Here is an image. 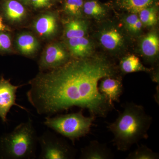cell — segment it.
<instances>
[{
  "label": "cell",
  "instance_id": "cell-1",
  "mask_svg": "<svg viewBox=\"0 0 159 159\" xmlns=\"http://www.w3.org/2000/svg\"><path fill=\"white\" fill-rule=\"evenodd\" d=\"M116 75L115 66L105 57L77 58L39 74L29 82L26 96L39 115L51 116L77 107L96 118H105L115 106L100 93L98 84Z\"/></svg>",
  "mask_w": 159,
  "mask_h": 159
},
{
  "label": "cell",
  "instance_id": "cell-2",
  "mask_svg": "<svg viewBox=\"0 0 159 159\" xmlns=\"http://www.w3.org/2000/svg\"><path fill=\"white\" fill-rule=\"evenodd\" d=\"M123 110L107 128L113 135L112 142L117 149L127 151L142 139H148L152 117L147 114L143 106L133 102L122 105Z\"/></svg>",
  "mask_w": 159,
  "mask_h": 159
},
{
  "label": "cell",
  "instance_id": "cell-3",
  "mask_svg": "<svg viewBox=\"0 0 159 159\" xmlns=\"http://www.w3.org/2000/svg\"><path fill=\"white\" fill-rule=\"evenodd\" d=\"M38 143L37 133L33 121L29 118L1 137L0 157L3 159H34Z\"/></svg>",
  "mask_w": 159,
  "mask_h": 159
},
{
  "label": "cell",
  "instance_id": "cell-4",
  "mask_svg": "<svg viewBox=\"0 0 159 159\" xmlns=\"http://www.w3.org/2000/svg\"><path fill=\"white\" fill-rule=\"evenodd\" d=\"M44 124L47 127L70 140L74 145L75 142L85 136L89 133L96 117L85 116L83 109L77 112L47 116Z\"/></svg>",
  "mask_w": 159,
  "mask_h": 159
},
{
  "label": "cell",
  "instance_id": "cell-5",
  "mask_svg": "<svg viewBox=\"0 0 159 159\" xmlns=\"http://www.w3.org/2000/svg\"><path fill=\"white\" fill-rule=\"evenodd\" d=\"M41 147L40 159H73L77 150L62 138L48 130L38 137Z\"/></svg>",
  "mask_w": 159,
  "mask_h": 159
},
{
  "label": "cell",
  "instance_id": "cell-6",
  "mask_svg": "<svg viewBox=\"0 0 159 159\" xmlns=\"http://www.w3.org/2000/svg\"><path fill=\"white\" fill-rule=\"evenodd\" d=\"M24 85H13L10 80L6 79L3 77L0 78V119L4 123L8 121L7 115L13 106L28 111L27 109L16 102L18 89Z\"/></svg>",
  "mask_w": 159,
  "mask_h": 159
},
{
  "label": "cell",
  "instance_id": "cell-7",
  "mask_svg": "<svg viewBox=\"0 0 159 159\" xmlns=\"http://www.w3.org/2000/svg\"><path fill=\"white\" fill-rule=\"evenodd\" d=\"M68 55L61 46L53 44L48 46L39 61L42 70L58 68L68 62Z\"/></svg>",
  "mask_w": 159,
  "mask_h": 159
},
{
  "label": "cell",
  "instance_id": "cell-8",
  "mask_svg": "<svg viewBox=\"0 0 159 159\" xmlns=\"http://www.w3.org/2000/svg\"><path fill=\"white\" fill-rule=\"evenodd\" d=\"M115 155L105 144L93 140L89 144L80 149V159H112Z\"/></svg>",
  "mask_w": 159,
  "mask_h": 159
},
{
  "label": "cell",
  "instance_id": "cell-9",
  "mask_svg": "<svg viewBox=\"0 0 159 159\" xmlns=\"http://www.w3.org/2000/svg\"><path fill=\"white\" fill-rule=\"evenodd\" d=\"M99 89L111 103L119 102V99L123 93V85L119 78L106 77L102 78L99 86Z\"/></svg>",
  "mask_w": 159,
  "mask_h": 159
},
{
  "label": "cell",
  "instance_id": "cell-10",
  "mask_svg": "<svg viewBox=\"0 0 159 159\" xmlns=\"http://www.w3.org/2000/svg\"><path fill=\"white\" fill-rule=\"evenodd\" d=\"M68 46L71 54L77 58L89 57L92 52V44L84 37L68 39Z\"/></svg>",
  "mask_w": 159,
  "mask_h": 159
},
{
  "label": "cell",
  "instance_id": "cell-11",
  "mask_svg": "<svg viewBox=\"0 0 159 159\" xmlns=\"http://www.w3.org/2000/svg\"><path fill=\"white\" fill-rule=\"evenodd\" d=\"M34 27L40 36L50 37L54 35L57 30L56 18L53 15H44L35 21Z\"/></svg>",
  "mask_w": 159,
  "mask_h": 159
},
{
  "label": "cell",
  "instance_id": "cell-12",
  "mask_svg": "<svg viewBox=\"0 0 159 159\" xmlns=\"http://www.w3.org/2000/svg\"><path fill=\"white\" fill-rule=\"evenodd\" d=\"M141 49L142 54L147 59L154 60L159 51V39L157 34L152 32L145 35L141 42Z\"/></svg>",
  "mask_w": 159,
  "mask_h": 159
},
{
  "label": "cell",
  "instance_id": "cell-13",
  "mask_svg": "<svg viewBox=\"0 0 159 159\" xmlns=\"http://www.w3.org/2000/svg\"><path fill=\"white\" fill-rule=\"evenodd\" d=\"M99 40L105 48L114 50L122 45L124 39L122 34L116 29H110L102 31Z\"/></svg>",
  "mask_w": 159,
  "mask_h": 159
},
{
  "label": "cell",
  "instance_id": "cell-14",
  "mask_svg": "<svg viewBox=\"0 0 159 159\" xmlns=\"http://www.w3.org/2000/svg\"><path fill=\"white\" fill-rule=\"evenodd\" d=\"M16 44L20 53L25 55L34 54L39 47L37 39L32 34L26 33L18 36Z\"/></svg>",
  "mask_w": 159,
  "mask_h": 159
},
{
  "label": "cell",
  "instance_id": "cell-15",
  "mask_svg": "<svg viewBox=\"0 0 159 159\" xmlns=\"http://www.w3.org/2000/svg\"><path fill=\"white\" fill-rule=\"evenodd\" d=\"M120 70L124 74L144 71L150 72L152 69L145 67L135 55H130L123 57L120 62Z\"/></svg>",
  "mask_w": 159,
  "mask_h": 159
},
{
  "label": "cell",
  "instance_id": "cell-16",
  "mask_svg": "<svg viewBox=\"0 0 159 159\" xmlns=\"http://www.w3.org/2000/svg\"><path fill=\"white\" fill-rule=\"evenodd\" d=\"M155 0H117L120 8L132 14H138L142 10L153 6Z\"/></svg>",
  "mask_w": 159,
  "mask_h": 159
},
{
  "label": "cell",
  "instance_id": "cell-17",
  "mask_svg": "<svg viewBox=\"0 0 159 159\" xmlns=\"http://www.w3.org/2000/svg\"><path fill=\"white\" fill-rule=\"evenodd\" d=\"M4 9L6 17L11 21H20L25 14L24 6L15 0L7 1L5 3Z\"/></svg>",
  "mask_w": 159,
  "mask_h": 159
},
{
  "label": "cell",
  "instance_id": "cell-18",
  "mask_svg": "<svg viewBox=\"0 0 159 159\" xmlns=\"http://www.w3.org/2000/svg\"><path fill=\"white\" fill-rule=\"evenodd\" d=\"M87 29V25L84 21L73 20L69 22L66 25V37L68 39L74 38L84 37Z\"/></svg>",
  "mask_w": 159,
  "mask_h": 159
},
{
  "label": "cell",
  "instance_id": "cell-19",
  "mask_svg": "<svg viewBox=\"0 0 159 159\" xmlns=\"http://www.w3.org/2000/svg\"><path fill=\"white\" fill-rule=\"evenodd\" d=\"M137 148L129 154L126 159H158L159 153L153 151L146 145L137 144Z\"/></svg>",
  "mask_w": 159,
  "mask_h": 159
},
{
  "label": "cell",
  "instance_id": "cell-20",
  "mask_svg": "<svg viewBox=\"0 0 159 159\" xmlns=\"http://www.w3.org/2000/svg\"><path fill=\"white\" fill-rule=\"evenodd\" d=\"M138 14L139 19L144 25L151 27L156 25L157 22V9L155 6H151L145 8Z\"/></svg>",
  "mask_w": 159,
  "mask_h": 159
},
{
  "label": "cell",
  "instance_id": "cell-21",
  "mask_svg": "<svg viewBox=\"0 0 159 159\" xmlns=\"http://www.w3.org/2000/svg\"><path fill=\"white\" fill-rule=\"evenodd\" d=\"M86 14L94 17H100L105 14L106 11L104 7L96 1L86 2L83 7Z\"/></svg>",
  "mask_w": 159,
  "mask_h": 159
},
{
  "label": "cell",
  "instance_id": "cell-22",
  "mask_svg": "<svg viewBox=\"0 0 159 159\" xmlns=\"http://www.w3.org/2000/svg\"><path fill=\"white\" fill-rule=\"evenodd\" d=\"M83 0H67L64 9L68 14L75 16H80L83 7Z\"/></svg>",
  "mask_w": 159,
  "mask_h": 159
},
{
  "label": "cell",
  "instance_id": "cell-23",
  "mask_svg": "<svg viewBox=\"0 0 159 159\" xmlns=\"http://www.w3.org/2000/svg\"><path fill=\"white\" fill-rule=\"evenodd\" d=\"M125 23L126 28L133 33H137L141 31L143 25L137 14L131 13L125 18Z\"/></svg>",
  "mask_w": 159,
  "mask_h": 159
},
{
  "label": "cell",
  "instance_id": "cell-24",
  "mask_svg": "<svg viewBox=\"0 0 159 159\" xmlns=\"http://www.w3.org/2000/svg\"><path fill=\"white\" fill-rule=\"evenodd\" d=\"M11 40L8 34L0 31V50L8 51L11 48Z\"/></svg>",
  "mask_w": 159,
  "mask_h": 159
},
{
  "label": "cell",
  "instance_id": "cell-25",
  "mask_svg": "<svg viewBox=\"0 0 159 159\" xmlns=\"http://www.w3.org/2000/svg\"><path fill=\"white\" fill-rule=\"evenodd\" d=\"M51 0H41V8L51 6Z\"/></svg>",
  "mask_w": 159,
  "mask_h": 159
},
{
  "label": "cell",
  "instance_id": "cell-26",
  "mask_svg": "<svg viewBox=\"0 0 159 159\" xmlns=\"http://www.w3.org/2000/svg\"><path fill=\"white\" fill-rule=\"evenodd\" d=\"M31 3L35 8H41V0H31Z\"/></svg>",
  "mask_w": 159,
  "mask_h": 159
},
{
  "label": "cell",
  "instance_id": "cell-27",
  "mask_svg": "<svg viewBox=\"0 0 159 159\" xmlns=\"http://www.w3.org/2000/svg\"><path fill=\"white\" fill-rule=\"evenodd\" d=\"M6 30V25L3 24L2 18L0 16V31Z\"/></svg>",
  "mask_w": 159,
  "mask_h": 159
},
{
  "label": "cell",
  "instance_id": "cell-28",
  "mask_svg": "<svg viewBox=\"0 0 159 159\" xmlns=\"http://www.w3.org/2000/svg\"><path fill=\"white\" fill-rule=\"evenodd\" d=\"M23 1H25V2H26V1H28V0H22Z\"/></svg>",
  "mask_w": 159,
  "mask_h": 159
}]
</instances>
